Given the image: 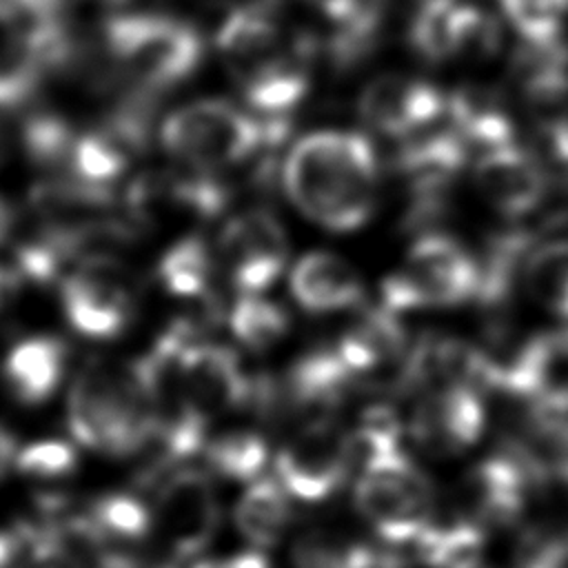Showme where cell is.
<instances>
[{"mask_svg":"<svg viewBox=\"0 0 568 568\" xmlns=\"http://www.w3.org/2000/svg\"><path fill=\"white\" fill-rule=\"evenodd\" d=\"M282 182L308 220L328 231H355L375 209V149L357 131H313L286 153Z\"/></svg>","mask_w":568,"mask_h":568,"instance_id":"1","label":"cell"},{"mask_svg":"<svg viewBox=\"0 0 568 568\" xmlns=\"http://www.w3.org/2000/svg\"><path fill=\"white\" fill-rule=\"evenodd\" d=\"M42 73L18 16L0 0V109L22 106L36 93Z\"/></svg>","mask_w":568,"mask_h":568,"instance_id":"29","label":"cell"},{"mask_svg":"<svg viewBox=\"0 0 568 568\" xmlns=\"http://www.w3.org/2000/svg\"><path fill=\"white\" fill-rule=\"evenodd\" d=\"M499 4L524 42L559 40L568 20V0H499Z\"/></svg>","mask_w":568,"mask_h":568,"instance_id":"40","label":"cell"},{"mask_svg":"<svg viewBox=\"0 0 568 568\" xmlns=\"http://www.w3.org/2000/svg\"><path fill=\"white\" fill-rule=\"evenodd\" d=\"M229 324L235 339L246 348L266 351L288 333L291 320L282 304L260 295H242L231 308Z\"/></svg>","mask_w":568,"mask_h":568,"instance_id":"37","label":"cell"},{"mask_svg":"<svg viewBox=\"0 0 568 568\" xmlns=\"http://www.w3.org/2000/svg\"><path fill=\"white\" fill-rule=\"evenodd\" d=\"M4 155H7V133H4V129L0 126V162L4 160Z\"/></svg>","mask_w":568,"mask_h":568,"instance_id":"53","label":"cell"},{"mask_svg":"<svg viewBox=\"0 0 568 568\" xmlns=\"http://www.w3.org/2000/svg\"><path fill=\"white\" fill-rule=\"evenodd\" d=\"M204 459L213 475L248 484L262 477L268 462V444L260 433L229 430L206 442Z\"/></svg>","mask_w":568,"mask_h":568,"instance_id":"35","label":"cell"},{"mask_svg":"<svg viewBox=\"0 0 568 568\" xmlns=\"http://www.w3.org/2000/svg\"><path fill=\"white\" fill-rule=\"evenodd\" d=\"M64 366V342L51 335H36L18 342L7 353L2 364V379L20 404L36 406L55 393Z\"/></svg>","mask_w":568,"mask_h":568,"instance_id":"22","label":"cell"},{"mask_svg":"<svg viewBox=\"0 0 568 568\" xmlns=\"http://www.w3.org/2000/svg\"><path fill=\"white\" fill-rule=\"evenodd\" d=\"M446 113L450 126L466 142L468 151L477 149L481 153L515 144V126L504 111L499 95L486 89L466 87L448 95Z\"/></svg>","mask_w":568,"mask_h":568,"instance_id":"26","label":"cell"},{"mask_svg":"<svg viewBox=\"0 0 568 568\" xmlns=\"http://www.w3.org/2000/svg\"><path fill=\"white\" fill-rule=\"evenodd\" d=\"M464 0H419L408 24L410 47L428 62L453 60L455 29Z\"/></svg>","mask_w":568,"mask_h":568,"instance_id":"36","label":"cell"},{"mask_svg":"<svg viewBox=\"0 0 568 568\" xmlns=\"http://www.w3.org/2000/svg\"><path fill=\"white\" fill-rule=\"evenodd\" d=\"M446 102L448 98L426 80L382 73L359 93L357 111L377 133L404 140L435 124L446 111Z\"/></svg>","mask_w":568,"mask_h":568,"instance_id":"12","label":"cell"},{"mask_svg":"<svg viewBox=\"0 0 568 568\" xmlns=\"http://www.w3.org/2000/svg\"><path fill=\"white\" fill-rule=\"evenodd\" d=\"M530 422L552 450H568V386L530 399Z\"/></svg>","mask_w":568,"mask_h":568,"instance_id":"43","label":"cell"},{"mask_svg":"<svg viewBox=\"0 0 568 568\" xmlns=\"http://www.w3.org/2000/svg\"><path fill=\"white\" fill-rule=\"evenodd\" d=\"M20 275L13 271V266H0V311L11 302V297L18 291L20 284Z\"/></svg>","mask_w":568,"mask_h":568,"instance_id":"49","label":"cell"},{"mask_svg":"<svg viewBox=\"0 0 568 568\" xmlns=\"http://www.w3.org/2000/svg\"><path fill=\"white\" fill-rule=\"evenodd\" d=\"M455 568H495V566H490V564L484 561L481 557H475V559H468V561H464V564H459V566H455Z\"/></svg>","mask_w":568,"mask_h":568,"instance_id":"52","label":"cell"},{"mask_svg":"<svg viewBox=\"0 0 568 568\" xmlns=\"http://www.w3.org/2000/svg\"><path fill=\"white\" fill-rule=\"evenodd\" d=\"M160 142L175 162L204 173H217L277 149L257 115L226 100H197L175 109L160 126Z\"/></svg>","mask_w":568,"mask_h":568,"instance_id":"4","label":"cell"},{"mask_svg":"<svg viewBox=\"0 0 568 568\" xmlns=\"http://www.w3.org/2000/svg\"><path fill=\"white\" fill-rule=\"evenodd\" d=\"M466 155L468 146L453 126L424 129L404 138L395 153V169L410 182L413 193H446Z\"/></svg>","mask_w":568,"mask_h":568,"instance_id":"21","label":"cell"},{"mask_svg":"<svg viewBox=\"0 0 568 568\" xmlns=\"http://www.w3.org/2000/svg\"><path fill=\"white\" fill-rule=\"evenodd\" d=\"M564 386H568V326L530 337L506 364H499L497 388L521 399L530 402Z\"/></svg>","mask_w":568,"mask_h":568,"instance_id":"19","label":"cell"},{"mask_svg":"<svg viewBox=\"0 0 568 568\" xmlns=\"http://www.w3.org/2000/svg\"><path fill=\"white\" fill-rule=\"evenodd\" d=\"M13 535L18 539L13 568H82L75 544L44 521H27Z\"/></svg>","mask_w":568,"mask_h":568,"instance_id":"39","label":"cell"},{"mask_svg":"<svg viewBox=\"0 0 568 568\" xmlns=\"http://www.w3.org/2000/svg\"><path fill=\"white\" fill-rule=\"evenodd\" d=\"M524 284L537 304L568 320V240L530 251L524 264Z\"/></svg>","mask_w":568,"mask_h":568,"instance_id":"33","label":"cell"},{"mask_svg":"<svg viewBox=\"0 0 568 568\" xmlns=\"http://www.w3.org/2000/svg\"><path fill=\"white\" fill-rule=\"evenodd\" d=\"M342 362L353 377L371 375L397 359L406 348V333L399 322V313L386 308H373L364 313L335 344Z\"/></svg>","mask_w":568,"mask_h":568,"instance_id":"23","label":"cell"},{"mask_svg":"<svg viewBox=\"0 0 568 568\" xmlns=\"http://www.w3.org/2000/svg\"><path fill=\"white\" fill-rule=\"evenodd\" d=\"M233 521L251 548H273L284 539L293 521V497L277 477H257L240 495Z\"/></svg>","mask_w":568,"mask_h":568,"instance_id":"25","label":"cell"},{"mask_svg":"<svg viewBox=\"0 0 568 568\" xmlns=\"http://www.w3.org/2000/svg\"><path fill=\"white\" fill-rule=\"evenodd\" d=\"M537 473L526 453L506 450L477 462L459 484V510L481 524L508 526L526 508Z\"/></svg>","mask_w":568,"mask_h":568,"instance_id":"11","label":"cell"},{"mask_svg":"<svg viewBox=\"0 0 568 568\" xmlns=\"http://www.w3.org/2000/svg\"><path fill=\"white\" fill-rule=\"evenodd\" d=\"M501 44V29L495 16L488 11L464 2L457 29H455V47L453 58L464 60H486L499 51Z\"/></svg>","mask_w":568,"mask_h":568,"instance_id":"42","label":"cell"},{"mask_svg":"<svg viewBox=\"0 0 568 568\" xmlns=\"http://www.w3.org/2000/svg\"><path fill=\"white\" fill-rule=\"evenodd\" d=\"M313 51L315 42L302 36L293 49H286L282 55L240 80L248 106L257 115L291 118L308 91V62Z\"/></svg>","mask_w":568,"mask_h":568,"instance_id":"18","label":"cell"},{"mask_svg":"<svg viewBox=\"0 0 568 568\" xmlns=\"http://www.w3.org/2000/svg\"><path fill=\"white\" fill-rule=\"evenodd\" d=\"M191 568H271L264 550L248 548L229 557H215V559H200Z\"/></svg>","mask_w":568,"mask_h":568,"instance_id":"45","label":"cell"},{"mask_svg":"<svg viewBox=\"0 0 568 568\" xmlns=\"http://www.w3.org/2000/svg\"><path fill=\"white\" fill-rule=\"evenodd\" d=\"M568 535L552 528L528 530L515 548V568H566Z\"/></svg>","mask_w":568,"mask_h":568,"instance_id":"44","label":"cell"},{"mask_svg":"<svg viewBox=\"0 0 568 568\" xmlns=\"http://www.w3.org/2000/svg\"><path fill=\"white\" fill-rule=\"evenodd\" d=\"M106 58L135 87L171 89L195 73L204 55L197 29L162 13H115L102 24Z\"/></svg>","mask_w":568,"mask_h":568,"instance_id":"3","label":"cell"},{"mask_svg":"<svg viewBox=\"0 0 568 568\" xmlns=\"http://www.w3.org/2000/svg\"><path fill=\"white\" fill-rule=\"evenodd\" d=\"M486 408L479 390L466 386H437L415 408L410 437L433 457H455L481 437Z\"/></svg>","mask_w":568,"mask_h":568,"instance_id":"13","label":"cell"},{"mask_svg":"<svg viewBox=\"0 0 568 568\" xmlns=\"http://www.w3.org/2000/svg\"><path fill=\"white\" fill-rule=\"evenodd\" d=\"M155 519L175 561L204 552L222 524L213 477L186 464L166 473L155 486Z\"/></svg>","mask_w":568,"mask_h":568,"instance_id":"9","label":"cell"},{"mask_svg":"<svg viewBox=\"0 0 568 568\" xmlns=\"http://www.w3.org/2000/svg\"><path fill=\"white\" fill-rule=\"evenodd\" d=\"M13 224H16V211L11 209V204L7 200L0 197V244L4 240H9Z\"/></svg>","mask_w":568,"mask_h":568,"instance_id":"51","label":"cell"},{"mask_svg":"<svg viewBox=\"0 0 568 568\" xmlns=\"http://www.w3.org/2000/svg\"><path fill=\"white\" fill-rule=\"evenodd\" d=\"M515 75L530 102H559L568 95V47L561 40L526 42L515 55Z\"/></svg>","mask_w":568,"mask_h":568,"instance_id":"30","label":"cell"},{"mask_svg":"<svg viewBox=\"0 0 568 568\" xmlns=\"http://www.w3.org/2000/svg\"><path fill=\"white\" fill-rule=\"evenodd\" d=\"M530 237L521 231L501 233L490 240L484 257L477 262V293L475 297L486 308H497L510 295L515 273L519 268L521 257H528Z\"/></svg>","mask_w":568,"mask_h":568,"instance_id":"34","label":"cell"},{"mask_svg":"<svg viewBox=\"0 0 568 568\" xmlns=\"http://www.w3.org/2000/svg\"><path fill=\"white\" fill-rule=\"evenodd\" d=\"M18 444L16 437L0 426V479H4V475L16 466V457H18Z\"/></svg>","mask_w":568,"mask_h":568,"instance_id":"48","label":"cell"},{"mask_svg":"<svg viewBox=\"0 0 568 568\" xmlns=\"http://www.w3.org/2000/svg\"><path fill=\"white\" fill-rule=\"evenodd\" d=\"M484 539L486 528L455 508L448 515L435 513L410 548L413 555L428 568H455L479 557Z\"/></svg>","mask_w":568,"mask_h":568,"instance_id":"27","label":"cell"},{"mask_svg":"<svg viewBox=\"0 0 568 568\" xmlns=\"http://www.w3.org/2000/svg\"><path fill=\"white\" fill-rule=\"evenodd\" d=\"M291 293L308 313H335L353 308L364 295L359 273L339 255L313 251L291 271Z\"/></svg>","mask_w":568,"mask_h":568,"instance_id":"20","label":"cell"},{"mask_svg":"<svg viewBox=\"0 0 568 568\" xmlns=\"http://www.w3.org/2000/svg\"><path fill=\"white\" fill-rule=\"evenodd\" d=\"M217 253L231 284L242 295H260L286 266V231L271 211L248 209L222 226Z\"/></svg>","mask_w":568,"mask_h":568,"instance_id":"10","label":"cell"},{"mask_svg":"<svg viewBox=\"0 0 568 568\" xmlns=\"http://www.w3.org/2000/svg\"><path fill=\"white\" fill-rule=\"evenodd\" d=\"M475 184L486 202L510 217L530 213L548 189L541 164L517 144L481 153L475 164Z\"/></svg>","mask_w":568,"mask_h":568,"instance_id":"15","label":"cell"},{"mask_svg":"<svg viewBox=\"0 0 568 568\" xmlns=\"http://www.w3.org/2000/svg\"><path fill=\"white\" fill-rule=\"evenodd\" d=\"M213 268L209 244L197 235H186L164 251L158 262V277L173 297L197 300L209 293Z\"/></svg>","mask_w":568,"mask_h":568,"instance_id":"31","label":"cell"},{"mask_svg":"<svg viewBox=\"0 0 568 568\" xmlns=\"http://www.w3.org/2000/svg\"><path fill=\"white\" fill-rule=\"evenodd\" d=\"M20 135L27 158L42 169L69 164L73 144L78 140L71 122L53 111H36L27 115Z\"/></svg>","mask_w":568,"mask_h":568,"instance_id":"38","label":"cell"},{"mask_svg":"<svg viewBox=\"0 0 568 568\" xmlns=\"http://www.w3.org/2000/svg\"><path fill=\"white\" fill-rule=\"evenodd\" d=\"M355 508L388 546H410L437 513L430 479L402 450L362 466Z\"/></svg>","mask_w":568,"mask_h":568,"instance_id":"5","label":"cell"},{"mask_svg":"<svg viewBox=\"0 0 568 568\" xmlns=\"http://www.w3.org/2000/svg\"><path fill=\"white\" fill-rule=\"evenodd\" d=\"M215 44L237 82L286 51L275 9L266 0L233 9L222 20Z\"/></svg>","mask_w":568,"mask_h":568,"instance_id":"16","label":"cell"},{"mask_svg":"<svg viewBox=\"0 0 568 568\" xmlns=\"http://www.w3.org/2000/svg\"><path fill=\"white\" fill-rule=\"evenodd\" d=\"M353 466L351 433L324 415L306 422L275 455V477L293 499L306 504L335 495Z\"/></svg>","mask_w":568,"mask_h":568,"instance_id":"8","label":"cell"},{"mask_svg":"<svg viewBox=\"0 0 568 568\" xmlns=\"http://www.w3.org/2000/svg\"><path fill=\"white\" fill-rule=\"evenodd\" d=\"M180 366L189 397L206 419L251 404L253 379L229 346L193 339Z\"/></svg>","mask_w":568,"mask_h":568,"instance_id":"14","label":"cell"},{"mask_svg":"<svg viewBox=\"0 0 568 568\" xmlns=\"http://www.w3.org/2000/svg\"><path fill=\"white\" fill-rule=\"evenodd\" d=\"M548 146L564 166H568V118L557 120L548 126Z\"/></svg>","mask_w":568,"mask_h":568,"instance_id":"47","label":"cell"},{"mask_svg":"<svg viewBox=\"0 0 568 568\" xmlns=\"http://www.w3.org/2000/svg\"><path fill=\"white\" fill-rule=\"evenodd\" d=\"M98 2H104V4H124V2H131V0H98Z\"/></svg>","mask_w":568,"mask_h":568,"instance_id":"54","label":"cell"},{"mask_svg":"<svg viewBox=\"0 0 568 568\" xmlns=\"http://www.w3.org/2000/svg\"><path fill=\"white\" fill-rule=\"evenodd\" d=\"M67 426L80 446L109 457L144 450L155 422L133 364L89 359L69 390Z\"/></svg>","mask_w":568,"mask_h":568,"instance_id":"2","label":"cell"},{"mask_svg":"<svg viewBox=\"0 0 568 568\" xmlns=\"http://www.w3.org/2000/svg\"><path fill=\"white\" fill-rule=\"evenodd\" d=\"M477 260L453 237L428 233L413 242L404 264L382 282V304L395 313L455 306L477 293Z\"/></svg>","mask_w":568,"mask_h":568,"instance_id":"6","label":"cell"},{"mask_svg":"<svg viewBox=\"0 0 568 568\" xmlns=\"http://www.w3.org/2000/svg\"><path fill=\"white\" fill-rule=\"evenodd\" d=\"M98 568H175V564H155V566H149V564H144L142 559H138V557H133L131 552H126V550L109 548V550H102L100 561H98Z\"/></svg>","mask_w":568,"mask_h":568,"instance_id":"46","label":"cell"},{"mask_svg":"<svg viewBox=\"0 0 568 568\" xmlns=\"http://www.w3.org/2000/svg\"><path fill=\"white\" fill-rule=\"evenodd\" d=\"M140 153L142 151L129 138L100 122L95 129L78 133L67 166L71 175L84 182L113 186Z\"/></svg>","mask_w":568,"mask_h":568,"instance_id":"28","label":"cell"},{"mask_svg":"<svg viewBox=\"0 0 568 568\" xmlns=\"http://www.w3.org/2000/svg\"><path fill=\"white\" fill-rule=\"evenodd\" d=\"M155 515L135 493H106L82 506L80 541L102 550L131 546L149 537Z\"/></svg>","mask_w":568,"mask_h":568,"instance_id":"24","label":"cell"},{"mask_svg":"<svg viewBox=\"0 0 568 568\" xmlns=\"http://www.w3.org/2000/svg\"><path fill=\"white\" fill-rule=\"evenodd\" d=\"M62 308L69 324L84 337L111 339L120 335L135 313V277L111 253H91L64 275Z\"/></svg>","mask_w":568,"mask_h":568,"instance_id":"7","label":"cell"},{"mask_svg":"<svg viewBox=\"0 0 568 568\" xmlns=\"http://www.w3.org/2000/svg\"><path fill=\"white\" fill-rule=\"evenodd\" d=\"M78 468V450L64 439H38L18 450L13 470L27 479L55 481L73 475Z\"/></svg>","mask_w":568,"mask_h":568,"instance_id":"41","label":"cell"},{"mask_svg":"<svg viewBox=\"0 0 568 568\" xmlns=\"http://www.w3.org/2000/svg\"><path fill=\"white\" fill-rule=\"evenodd\" d=\"M353 379L335 346H317L291 364L282 384L275 382V406L277 410L282 404L313 413L331 410Z\"/></svg>","mask_w":568,"mask_h":568,"instance_id":"17","label":"cell"},{"mask_svg":"<svg viewBox=\"0 0 568 568\" xmlns=\"http://www.w3.org/2000/svg\"><path fill=\"white\" fill-rule=\"evenodd\" d=\"M18 557V539L7 530H0V568H13Z\"/></svg>","mask_w":568,"mask_h":568,"instance_id":"50","label":"cell"},{"mask_svg":"<svg viewBox=\"0 0 568 568\" xmlns=\"http://www.w3.org/2000/svg\"><path fill=\"white\" fill-rule=\"evenodd\" d=\"M379 557L371 544L326 528L302 532L291 548L293 568H377Z\"/></svg>","mask_w":568,"mask_h":568,"instance_id":"32","label":"cell"}]
</instances>
